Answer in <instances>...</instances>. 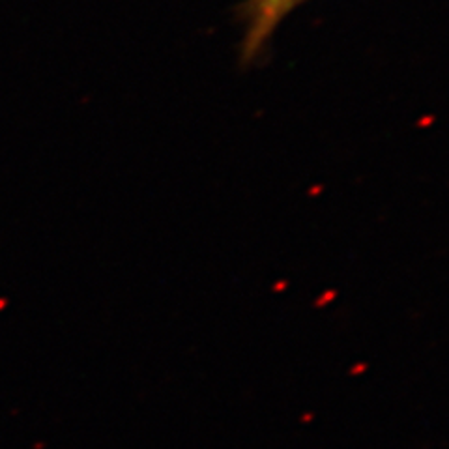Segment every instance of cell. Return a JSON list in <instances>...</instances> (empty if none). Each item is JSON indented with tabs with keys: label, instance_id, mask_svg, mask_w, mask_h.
Segmentation results:
<instances>
[{
	"label": "cell",
	"instance_id": "6da1fadb",
	"mask_svg": "<svg viewBox=\"0 0 449 449\" xmlns=\"http://www.w3.org/2000/svg\"><path fill=\"white\" fill-rule=\"evenodd\" d=\"M305 2L307 0H243L238 8V19L243 27L240 41L241 62H257L281 23Z\"/></svg>",
	"mask_w": 449,
	"mask_h": 449
}]
</instances>
